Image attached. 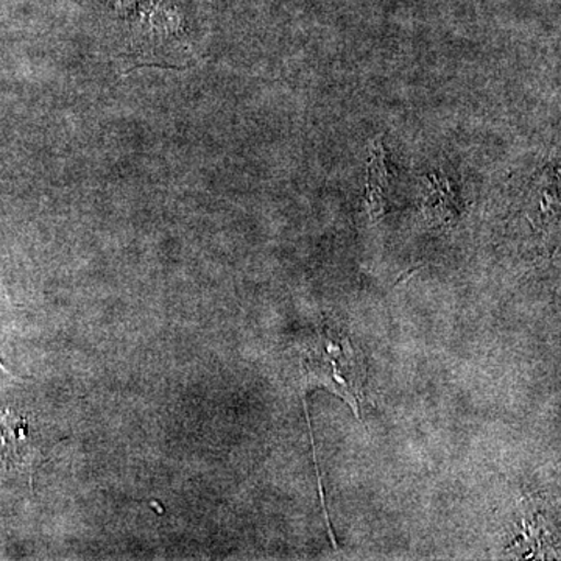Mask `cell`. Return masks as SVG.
I'll list each match as a JSON object with an SVG mask.
<instances>
[{
  "label": "cell",
  "mask_w": 561,
  "mask_h": 561,
  "mask_svg": "<svg viewBox=\"0 0 561 561\" xmlns=\"http://www.w3.org/2000/svg\"><path fill=\"white\" fill-rule=\"evenodd\" d=\"M32 445L27 437V421L0 413V470H9L10 465L27 463Z\"/></svg>",
  "instance_id": "7a4b0ae2"
},
{
  "label": "cell",
  "mask_w": 561,
  "mask_h": 561,
  "mask_svg": "<svg viewBox=\"0 0 561 561\" xmlns=\"http://www.w3.org/2000/svg\"><path fill=\"white\" fill-rule=\"evenodd\" d=\"M335 345L332 339H323L321 346L323 350L317 348V354L321 356V360L309 362L311 364V378L317 383L328 387L335 394H341L343 400L353 405L357 412V393L360 390L362 375H359V365L354 351L351 348L348 341L339 342Z\"/></svg>",
  "instance_id": "6da1fadb"
}]
</instances>
